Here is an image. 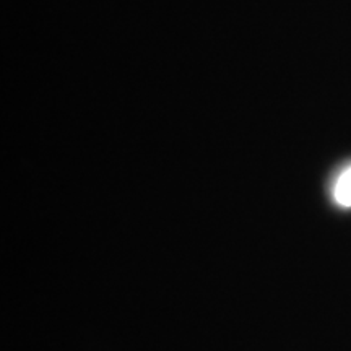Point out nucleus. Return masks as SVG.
<instances>
[{
	"instance_id": "f257e3e1",
	"label": "nucleus",
	"mask_w": 351,
	"mask_h": 351,
	"mask_svg": "<svg viewBox=\"0 0 351 351\" xmlns=\"http://www.w3.org/2000/svg\"><path fill=\"white\" fill-rule=\"evenodd\" d=\"M333 199L340 207H351V166L346 168L333 187Z\"/></svg>"
}]
</instances>
